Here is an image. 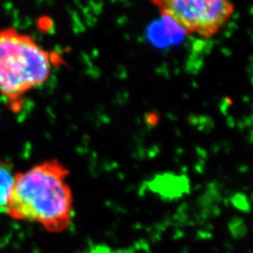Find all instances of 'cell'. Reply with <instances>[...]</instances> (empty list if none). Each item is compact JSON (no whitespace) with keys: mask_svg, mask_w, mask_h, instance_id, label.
<instances>
[{"mask_svg":"<svg viewBox=\"0 0 253 253\" xmlns=\"http://www.w3.org/2000/svg\"><path fill=\"white\" fill-rule=\"evenodd\" d=\"M55 60L31 35L14 27L0 29V94L11 111L19 112L27 94L49 80Z\"/></svg>","mask_w":253,"mask_h":253,"instance_id":"7a4b0ae2","label":"cell"},{"mask_svg":"<svg viewBox=\"0 0 253 253\" xmlns=\"http://www.w3.org/2000/svg\"><path fill=\"white\" fill-rule=\"evenodd\" d=\"M163 17L191 36L210 39L226 26L235 6L226 0H155Z\"/></svg>","mask_w":253,"mask_h":253,"instance_id":"3957f363","label":"cell"},{"mask_svg":"<svg viewBox=\"0 0 253 253\" xmlns=\"http://www.w3.org/2000/svg\"><path fill=\"white\" fill-rule=\"evenodd\" d=\"M230 234L235 239H241L248 234V228L243 220L235 219L229 225Z\"/></svg>","mask_w":253,"mask_h":253,"instance_id":"5b68a950","label":"cell"},{"mask_svg":"<svg viewBox=\"0 0 253 253\" xmlns=\"http://www.w3.org/2000/svg\"><path fill=\"white\" fill-rule=\"evenodd\" d=\"M15 173L13 165L0 160V213L6 214L9 193L12 189Z\"/></svg>","mask_w":253,"mask_h":253,"instance_id":"277c9868","label":"cell"},{"mask_svg":"<svg viewBox=\"0 0 253 253\" xmlns=\"http://www.w3.org/2000/svg\"><path fill=\"white\" fill-rule=\"evenodd\" d=\"M69 174L63 163L55 159L16 172L5 215L38 224L49 233L67 231L74 217Z\"/></svg>","mask_w":253,"mask_h":253,"instance_id":"6da1fadb","label":"cell"}]
</instances>
